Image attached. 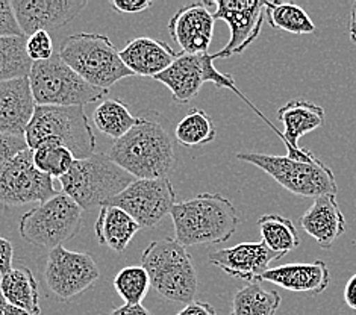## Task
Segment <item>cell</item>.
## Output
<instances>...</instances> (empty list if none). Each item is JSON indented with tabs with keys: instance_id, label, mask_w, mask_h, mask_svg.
Masks as SVG:
<instances>
[{
	"instance_id": "1",
	"label": "cell",
	"mask_w": 356,
	"mask_h": 315,
	"mask_svg": "<svg viewBox=\"0 0 356 315\" xmlns=\"http://www.w3.org/2000/svg\"><path fill=\"white\" fill-rule=\"evenodd\" d=\"M109 158L135 179H168L176 168L173 138L149 113L141 114L138 123L114 141Z\"/></svg>"
},
{
	"instance_id": "2",
	"label": "cell",
	"mask_w": 356,
	"mask_h": 315,
	"mask_svg": "<svg viewBox=\"0 0 356 315\" xmlns=\"http://www.w3.org/2000/svg\"><path fill=\"white\" fill-rule=\"evenodd\" d=\"M176 240L184 247L225 243L240 223L234 203L222 194L200 193L196 197L176 203L172 212Z\"/></svg>"
},
{
	"instance_id": "3",
	"label": "cell",
	"mask_w": 356,
	"mask_h": 315,
	"mask_svg": "<svg viewBox=\"0 0 356 315\" xmlns=\"http://www.w3.org/2000/svg\"><path fill=\"white\" fill-rule=\"evenodd\" d=\"M134 181L132 175L104 153L76 159L69 173L59 179L63 193L78 203L82 211H95L106 205Z\"/></svg>"
},
{
	"instance_id": "4",
	"label": "cell",
	"mask_w": 356,
	"mask_h": 315,
	"mask_svg": "<svg viewBox=\"0 0 356 315\" xmlns=\"http://www.w3.org/2000/svg\"><path fill=\"white\" fill-rule=\"evenodd\" d=\"M141 267L147 271L150 286L164 299L191 303L197 293V273L193 259L176 238L152 241L143 252Z\"/></svg>"
},
{
	"instance_id": "5",
	"label": "cell",
	"mask_w": 356,
	"mask_h": 315,
	"mask_svg": "<svg viewBox=\"0 0 356 315\" xmlns=\"http://www.w3.org/2000/svg\"><path fill=\"white\" fill-rule=\"evenodd\" d=\"M58 54L83 81L100 90L108 91L118 81L134 76L113 41L102 33L78 32L67 37Z\"/></svg>"
},
{
	"instance_id": "6",
	"label": "cell",
	"mask_w": 356,
	"mask_h": 315,
	"mask_svg": "<svg viewBox=\"0 0 356 315\" xmlns=\"http://www.w3.org/2000/svg\"><path fill=\"white\" fill-rule=\"evenodd\" d=\"M24 140L31 150L41 143L56 141L76 159L88 158L96 147L95 132L83 106H37Z\"/></svg>"
},
{
	"instance_id": "7",
	"label": "cell",
	"mask_w": 356,
	"mask_h": 315,
	"mask_svg": "<svg viewBox=\"0 0 356 315\" xmlns=\"http://www.w3.org/2000/svg\"><path fill=\"white\" fill-rule=\"evenodd\" d=\"M28 79L37 106H86L108 96L106 90L92 87L73 72L59 54L33 63Z\"/></svg>"
},
{
	"instance_id": "8",
	"label": "cell",
	"mask_w": 356,
	"mask_h": 315,
	"mask_svg": "<svg viewBox=\"0 0 356 315\" xmlns=\"http://www.w3.org/2000/svg\"><path fill=\"white\" fill-rule=\"evenodd\" d=\"M240 161H245L261 168L286 191L302 197H320L338 191L335 175L318 158L293 159L290 156H275L266 153H238Z\"/></svg>"
},
{
	"instance_id": "9",
	"label": "cell",
	"mask_w": 356,
	"mask_h": 315,
	"mask_svg": "<svg viewBox=\"0 0 356 315\" xmlns=\"http://www.w3.org/2000/svg\"><path fill=\"white\" fill-rule=\"evenodd\" d=\"M154 79L165 85V87L170 90L173 100L181 105L188 104V102L196 97L200 88L203 87V83L207 82L214 83L217 88H227L234 91L244 104H248L253 111H255V114L259 115L268 127L273 124L238 88H236L232 76L220 73L216 69L213 55L209 54L190 55L181 52L173 61V64Z\"/></svg>"
},
{
	"instance_id": "10",
	"label": "cell",
	"mask_w": 356,
	"mask_h": 315,
	"mask_svg": "<svg viewBox=\"0 0 356 315\" xmlns=\"http://www.w3.org/2000/svg\"><path fill=\"white\" fill-rule=\"evenodd\" d=\"M82 209L69 195L59 193L40 203L20 220V235L32 245L54 250L79 232Z\"/></svg>"
},
{
	"instance_id": "11",
	"label": "cell",
	"mask_w": 356,
	"mask_h": 315,
	"mask_svg": "<svg viewBox=\"0 0 356 315\" xmlns=\"http://www.w3.org/2000/svg\"><path fill=\"white\" fill-rule=\"evenodd\" d=\"M59 191L54 179L41 173L33 164L32 150L28 147L10 158L0 167V203L22 207L28 203H43Z\"/></svg>"
},
{
	"instance_id": "12",
	"label": "cell",
	"mask_w": 356,
	"mask_h": 315,
	"mask_svg": "<svg viewBox=\"0 0 356 315\" xmlns=\"http://www.w3.org/2000/svg\"><path fill=\"white\" fill-rule=\"evenodd\" d=\"M100 271L90 253L73 252L59 245L50 250L44 268V280L54 296L64 302L86 293L96 284Z\"/></svg>"
},
{
	"instance_id": "13",
	"label": "cell",
	"mask_w": 356,
	"mask_h": 315,
	"mask_svg": "<svg viewBox=\"0 0 356 315\" xmlns=\"http://www.w3.org/2000/svg\"><path fill=\"white\" fill-rule=\"evenodd\" d=\"M106 205L123 209L140 227H155L176 205V193L168 179H135Z\"/></svg>"
},
{
	"instance_id": "14",
	"label": "cell",
	"mask_w": 356,
	"mask_h": 315,
	"mask_svg": "<svg viewBox=\"0 0 356 315\" xmlns=\"http://www.w3.org/2000/svg\"><path fill=\"white\" fill-rule=\"evenodd\" d=\"M216 20H223L231 29L227 45L213 55V59H226L244 52L259 35L266 19V2L258 0H218L214 2Z\"/></svg>"
},
{
	"instance_id": "15",
	"label": "cell",
	"mask_w": 356,
	"mask_h": 315,
	"mask_svg": "<svg viewBox=\"0 0 356 315\" xmlns=\"http://www.w3.org/2000/svg\"><path fill=\"white\" fill-rule=\"evenodd\" d=\"M13 10L23 35L55 31L78 17L87 0H13Z\"/></svg>"
},
{
	"instance_id": "16",
	"label": "cell",
	"mask_w": 356,
	"mask_h": 315,
	"mask_svg": "<svg viewBox=\"0 0 356 315\" xmlns=\"http://www.w3.org/2000/svg\"><path fill=\"white\" fill-rule=\"evenodd\" d=\"M213 2H194L181 8L170 22L168 32L182 49V54H208L214 35V13L208 10Z\"/></svg>"
},
{
	"instance_id": "17",
	"label": "cell",
	"mask_w": 356,
	"mask_h": 315,
	"mask_svg": "<svg viewBox=\"0 0 356 315\" xmlns=\"http://www.w3.org/2000/svg\"><path fill=\"white\" fill-rule=\"evenodd\" d=\"M208 259L229 276L248 280V282H261V277L268 270L270 264L281 259V257L259 241L240 243L211 252Z\"/></svg>"
},
{
	"instance_id": "18",
	"label": "cell",
	"mask_w": 356,
	"mask_h": 315,
	"mask_svg": "<svg viewBox=\"0 0 356 315\" xmlns=\"http://www.w3.org/2000/svg\"><path fill=\"white\" fill-rule=\"evenodd\" d=\"M277 120L284 124V144L286 156L311 159L314 153L299 146V140L325 124V109L308 100H291L277 109Z\"/></svg>"
},
{
	"instance_id": "19",
	"label": "cell",
	"mask_w": 356,
	"mask_h": 315,
	"mask_svg": "<svg viewBox=\"0 0 356 315\" xmlns=\"http://www.w3.org/2000/svg\"><path fill=\"white\" fill-rule=\"evenodd\" d=\"M35 108L28 78L0 82V134L24 138Z\"/></svg>"
},
{
	"instance_id": "20",
	"label": "cell",
	"mask_w": 356,
	"mask_h": 315,
	"mask_svg": "<svg viewBox=\"0 0 356 315\" xmlns=\"http://www.w3.org/2000/svg\"><path fill=\"white\" fill-rule=\"evenodd\" d=\"M270 282L293 293L321 294L329 285L330 271L323 261L293 262L281 267L268 268L261 282Z\"/></svg>"
},
{
	"instance_id": "21",
	"label": "cell",
	"mask_w": 356,
	"mask_h": 315,
	"mask_svg": "<svg viewBox=\"0 0 356 315\" xmlns=\"http://www.w3.org/2000/svg\"><path fill=\"white\" fill-rule=\"evenodd\" d=\"M303 231L311 235L321 249H330L346 232V218L338 207L335 195H320L300 218Z\"/></svg>"
},
{
	"instance_id": "22",
	"label": "cell",
	"mask_w": 356,
	"mask_h": 315,
	"mask_svg": "<svg viewBox=\"0 0 356 315\" xmlns=\"http://www.w3.org/2000/svg\"><path fill=\"white\" fill-rule=\"evenodd\" d=\"M177 55L179 54L175 52L167 42L150 37L135 38L120 50L122 61L132 74L150 78H156L167 70Z\"/></svg>"
},
{
	"instance_id": "23",
	"label": "cell",
	"mask_w": 356,
	"mask_h": 315,
	"mask_svg": "<svg viewBox=\"0 0 356 315\" xmlns=\"http://www.w3.org/2000/svg\"><path fill=\"white\" fill-rule=\"evenodd\" d=\"M140 229L137 221L128 212L113 205H104L100 208L95 225L97 243L115 253H122L128 249Z\"/></svg>"
},
{
	"instance_id": "24",
	"label": "cell",
	"mask_w": 356,
	"mask_h": 315,
	"mask_svg": "<svg viewBox=\"0 0 356 315\" xmlns=\"http://www.w3.org/2000/svg\"><path fill=\"white\" fill-rule=\"evenodd\" d=\"M0 291H2L8 305L28 311L33 315H40V293L38 282L32 271L24 268H11L0 279Z\"/></svg>"
},
{
	"instance_id": "25",
	"label": "cell",
	"mask_w": 356,
	"mask_h": 315,
	"mask_svg": "<svg viewBox=\"0 0 356 315\" xmlns=\"http://www.w3.org/2000/svg\"><path fill=\"white\" fill-rule=\"evenodd\" d=\"M258 227L264 243L271 252L279 257L296 250L300 245V235L290 218L277 214H266L259 217Z\"/></svg>"
},
{
	"instance_id": "26",
	"label": "cell",
	"mask_w": 356,
	"mask_h": 315,
	"mask_svg": "<svg viewBox=\"0 0 356 315\" xmlns=\"http://www.w3.org/2000/svg\"><path fill=\"white\" fill-rule=\"evenodd\" d=\"M92 122L106 137L120 140L138 123V117H135L123 102L105 99L100 102L92 113Z\"/></svg>"
},
{
	"instance_id": "27",
	"label": "cell",
	"mask_w": 356,
	"mask_h": 315,
	"mask_svg": "<svg viewBox=\"0 0 356 315\" xmlns=\"http://www.w3.org/2000/svg\"><path fill=\"white\" fill-rule=\"evenodd\" d=\"M281 302L277 291H268L261 282H250L235 293L229 315H275Z\"/></svg>"
},
{
	"instance_id": "28",
	"label": "cell",
	"mask_w": 356,
	"mask_h": 315,
	"mask_svg": "<svg viewBox=\"0 0 356 315\" xmlns=\"http://www.w3.org/2000/svg\"><path fill=\"white\" fill-rule=\"evenodd\" d=\"M32 64L24 35L0 37V82L29 78Z\"/></svg>"
},
{
	"instance_id": "29",
	"label": "cell",
	"mask_w": 356,
	"mask_h": 315,
	"mask_svg": "<svg viewBox=\"0 0 356 315\" xmlns=\"http://www.w3.org/2000/svg\"><path fill=\"white\" fill-rule=\"evenodd\" d=\"M266 15L270 26L294 35H308L316 32V24L308 13L294 3L266 2Z\"/></svg>"
},
{
	"instance_id": "30",
	"label": "cell",
	"mask_w": 356,
	"mask_h": 315,
	"mask_svg": "<svg viewBox=\"0 0 356 315\" xmlns=\"http://www.w3.org/2000/svg\"><path fill=\"white\" fill-rule=\"evenodd\" d=\"M175 137L184 147H199L213 143L217 129L213 118L205 111L194 108L177 123Z\"/></svg>"
},
{
	"instance_id": "31",
	"label": "cell",
	"mask_w": 356,
	"mask_h": 315,
	"mask_svg": "<svg viewBox=\"0 0 356 315\" xmlns=\"http://www.w3.org/2000/svg\"><path fill=\"white\" fill-rule=\"evenodd\" d=\"M32 156L33 164L40 172L52 179H61L65 176L76 161L73 153L56 141L41 143L32 150Z\"/></svg>"
},
{
	"instance_id": "32",
	"label": "cell",
	"mask_w": 356,
	"mask_h": 315,
	"mask_svg": "<svg viewBox=\"0 0 356 315\" xmlns=\"http://www.w3.org/2000/svg\"><path fill=\"white\" fill-rule=\"evenodd\" d=\"M114 288L126 305H141L150 288L147 271L141 266L124 267L115 275Z\"/></svg>"
},
{
	"instance_id": "33",
	"label": "cell",
	"mask_w": 356,
	"mask_h": 315,
	"mask_svg": "<svg viewBox=\"0 0 356 315\" xmlns=\"http://www.w3.org/2000/svg\"><path fill=\"white\" fill-rule=\"evenodd\" d=\"M26 52L32 63L47 61L54 56V41L49 32L40 31L26 38Z\"/></svg>"
},
{
	"instance_id": "34",
	"label": "cell",
	"mask_w": 356,
	"mask_h": 315,
	"mask_svg": "<svg viewBox=\"0 0 356 315\" xmlns=\"http://www.w3.org/2000/svg\"><path fill=\"white\" fill-rule=\"evenodd\" d=\"M23 32L17 23L11 2L0 0V37H20Z\"/></svg>"
},
{
	"instance_id": "35",
	"label": "cell",
	"mask_w": 356,
	"mask_h": 315,
	"mask_svg": "<svg viewBox=\"0 0 356 315\" xmlns=\"http://www.w3.org/2000/svg\"><path fill=\"white\" fill-rule=\"evenodd\" d=\"M24 149H28V144L23 137H11V135L0 134V167Z\"/></svg>"
},
{
	"instance_id": "36",
	"label": "cell",
	"mask_w": 356,
	"mask_h": 315,
	"mask_svg": "<svg viewBox=\"0 0 356 315\" xmlns=\"http://www.w3.org/2000/svg\"><path fill=\"white\" fill-rule=\"evenodd\" d=\"M109 6L114 8L117 13L137 14L149 10L152 6V2L150 0H111Z\"/></svg>"
},
{
	"instance_id": "37",
	"label": "cell",
	"mask_w": 356,
	"mask_h": 315,
	"mask_svg": "<svg viewBox=\"0 0 356 315\" xmlns=\"http://www.w3.org/2000/svg\"><path fill=\"white\" fill-rule=\"evenodd\" d=\"M14 247L10 240L0 235V275H6L13 268Z\"/></svg>"
},
{
	"instance_id": "38",
	"label": "cell",
	"mask_w": 356,
	"mask_h": 315,
	"mask_svg": "<svg viewBox=\"0 0 356 315\" xmlns=\"http://www.w3.org/2000/svg\"><path fill=\"white\" fill-rule=\"evenodd\" d=\"M176 315H217V311L213 305L194 300L188 305H185V308H182Z\"/></svg>"
},
{
	"instance_id": "39",
	"label": "cell",
	"mask_w": 356,
	"mask_h": 315,
	"mask_svg": "<svg viewBox=\"0 0 356 315\" xmlns=\"http://www.w3.org/2000/svg\"><path fill=\"white\" fill-rule=\"evenodd\" d=\"M109 315H154L147 308H144L143 305H123L118 306Z\"/></svg>"
},
{
	"instance_id": "40",
	"label": "cell",
	"mask_w": 356,
	"mask_h": 315,
	"mask_svg": "<svg viewBox=\"0 0 356 315\" xmlns=\"http://www.w3.org/2000/svg\"><path fill=\"white\" fill-rule=\"evenodd\" d=\"M344 302L350 309L356 311V273L347 280L344 288Z\"/></svg>"
},
{
	"instance_id": "41",
	"label": "cell",
	"mask_w": 356,
	"mask_h": 315,
	"mask_svg": "<svg viewBox=\"0 0 356 315\" xmlns=\"http://www.w3.org/2000/svg\"><path fill=\"white\" fill-rule=\"evenodd\" d=\"M349 35L353 45L356 46V2L352 6L350 11V22H349Z\"/></svg>"
},
{
	"instance_id": "42",
	"label": "cell",
	"mask_w": 356,
	"mask_h": 315,
	"mask_svg": "<svg viewBox=\"0 0 356 315\" xmlns=\"http://www.w3.org/2000/svg\"><path fill=\"white\" fill-rule=\"evenodd\" d=\"M5 315H33V314L24 311V309H20V308H15V306H13V305H8L5 309Z\"/></svg>"
},
{
	"instance_id": "43",
	"label": "cell",
	"mask_w": 356,
	"mask_h": 315,
	"mask_svg": "<svg viewBox=\"0 0 356 315\" xmlns=\"http://www.w3.org/2000/svg\"><path fill=\"white\" fill-rule=\"evenodd\" d=\"M6 306H8V303H6V300H5V297H3L2 291H0V315H5Z\"/></svg>"
}]
</instances>
